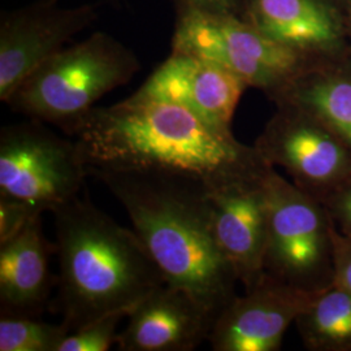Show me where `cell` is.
I'll return each mask as SVG.
<instances>
[{
  "mask_svg": "<svg viewBox=\"0 0 351 351\" xmlns=\"http://www.w3.org/2000/svg\"><path fill=\"white\" fill-rule=\"evenodd\" d=\"M307 348L351 350V293L329 282L297 319Z\"/></svg>",
  "mask_w": 351,
  "mask_h": 351,
  "instance_id": "16",
  "label": "cell"
},
{
  "mask_svg": "<svg viewBox=\"0 0 351 351\" xmlns=\"http://www.w3.org/2000/svg\"><path fill=\"white\" fill-rule=\"evenodd\" d=\"M232 182L208 193L213 232L233 272L246 289L264 277L267 246V199L264 175Z\"/></svg>",
  "mask_w": 351,
  "mask_h": 351,
  "instance_id": "12",
  "label": "cell"
},
{
  "mask_svg": "<svg viewBox=\"0 0 351 351\" xmlns=\"http://www.w3.org/2000/svg\"><path fill=\"white\" fill-rule=\"evenodd\" d=\"M333 282L351 293V236L330 224Z\"/></svg>",
  "mask_w": 351,
  "mask_h": 351,
  "instance_id": "21",
  "label": "cell"
},
{
  "mask_svg": "<svg viewBox=\"0 0 351 351\" xmlns=\"http://www.w3.org/2000/svg\"><path fill=\"white\" fill-rule=\"evenodd\" d=\"M322 289V288H320ZM320 289H306L264 277L237 297L213 323L208 341L215 351H275L291 323Z\"/></svg>",
  "mask_w": 351,
  "mask_h": 351,
  "instance_id": "10",
  "label": "cell"
},
{
  "mask_svg": "<svg viewBox=\"0 0 351 351\" xmlns=\"http://www.w3.org/2000/svg\"><path fill=\"white\" fill-rule=\"evenodd\" d=\"M336 198H339L337 210L343 226V232L351 236V185L349 188L345 189Z\"/></svg>",
  "mask_w": 351,
  "mask_h": 351,
  "instance_id": "23",
  "label": "cell"
},
{
  "mask_svg": "<svg viewBox=\"0 0 351 351\" xmlns=\"http://www.w3.org/2000/svg\"><path fill=\"white\" fill-rule=\"evenodd\" d=\"M128 319L116 342L121 351L195 350L216 320L186 290L168 284L146 295Z\"/></svg>",
  "mask_w": 351,
  "mask_h": 351,
  "instance_id": "13",
  "label": "cell"
},
{
  "mask_svg": "<svg viewBox=\"0 0 351 351\" xmlns=\"http://www.w3.org/2000/svg\"><path fill=\"white\" fill-rule=\"evenodd\" d=\"M51 252L40 216L0 245L1 315L37 317L45 310L52 287Z\"/></svg>",
  "mask_w": 351,
  "mask_h": 351,
  "instance_id": "14",
  "label": "cell"
},
{
  "mask_svg": "<svg viewBox=\"0 0 351 351\" xmlns=\"http://www.w3.org/2000/svg\"><path fill=\"white\" fill-rule=\"evenodd\" d=\"M88 176L138 172L197 182L210 193L261 173L268 163L256 147L167 101L129 97L95 107L72 126Z\"/></svg>",
  "mask_w": 351,
  "mask_h": 351,
  "instance_id": "1",
  "label": "cell"
},
{
  "mask_svg": "<svg viewBox=\"0 0 351 351\" xmlns=\"http://www.w3.org/2000/svg\"><path fill=\"white\" fill-rule=\"evenodd\" d=\"M178 10L199 12L233 13L232 8L237 0H176Z\"/></svg>",
  "mask_w": 351,
  "mask_h": 351,
  "instance_id": "22",
  "label": "cell"
},
{
  "mask_svg": "<svg viewBox=\"0 0 351 351\" xmlns=\"http://www.w3.org/2000/svg\"><path fill=\"white\" fill-rule=\"evenodd\" d=\"M351 149V80L328 78L291 93Z\"/></svg>",
  "mask_w": 351,
  "mask_h": 351,
  "instance_id": "17",
  "label": "cell"
},
{
  "mask_svg": "<svg viewBox=\"0 0 351 351\" xmlns=\"http://www.w3.org/2000/svg\"><path fill=\"white\" fill-rule=\"evenodd\" d=\"M264 190L265 275L300 288H324L320 285L324 274L333 275L332 221L317 199L278 175L272 165L264 175Z\"/></svg>",
  "mask_w": 351,
  "mask_h": 351,
  "instance_id": "5",
  "label": "cell"
},
{
  "mask_svg": "<svg viewBox=\"0 0 351 351\" xmlns=\"http://www.w3.org/2000/svg\"><path fill=\"white\" fill-rule=\"evenodd\" d=\"M45 124L29 119L0 133V198L25 202L40 213L80 195L88 176L75 139Z\"/></svg>",
  "mask_w": 351,
  "mask_h": 351,
  "instance_id": "6",
  "label": "cell"
},
{
  "mask_svg": "<svg viewBox=\"0 0 351 351\" xmlns=\"http://www.w3.org/2000/svg\"><path fill=\"white\" fill-rule=\"evenodd\" d=\"M246 23L297 51L335 39V25L316 0H249Z\"/></svg>",
  "mask_w": 351,
  "mask_h": 351,
  "instance_id": "15",
  "label": "cell"
},
{
  "mask_svg": "<svg viewBox=\"0 0 351 351\" xmlns=\"http://www.w3.org/2000/svg\"><path fill=\"white\" fill-rule=\"evenodd\" d=\"M172 50L194 53L220 64L247 86L276 90L288 85L300 55L233 13L178 10Z\"/></svg>",
  "mask_w": 351,
  "mask_h": 351,
  "instance_id": "7",
  "label": "cell"
},
{
  "mask_svg": "<svg viewBox=\"0 0 351 351\" xmlns=\"http://www.w3.org/2000/svg\"><path fill=\"white\" fill-rule=\"evenodd\" d=\"M130 315L129 311H116L69 333L59 351H107L117 342V326L123 319Z\"/></svg>",
  "mask_w": 351,
  "mask_h": 351,
  "instance_id": "19",
  "label": "cell"
},
{
  "mask_svg": "<svg viewBox=\"0 0 351 351\" xmlns=\"http://www.w3.org/2000/svg\"><path fill=\"white\" fill-rule=\"evenodd\" d=\"M247 85L206 58L173 51L132 97L181 106L215 125L230 129Z\"/></svg>",
  "mask_w": 351,
  "mask_h": 351,
  "instance_id": "11",
  "label": "cell"
},
{
  "mask_svg": "<svg viewBox=\"0 0 351 351\" xmlns=\"http://www.w3.org/2000/svg\"><path fill=\"white\" fill-rule=\"evenodd\" d=\"M91 5L64 8L58 0H42L0 20V101L13 93L38 68L93 24Z\"/></svg>",
  "mask_w": 351,
  "mask_h": 351,
  "instance_id": "9",
  "label": "cell"
},
{
  "mask_svg": "<svg viewBox=\"0 0 351 351\" xmlns=\"http://www.w3.org/2000/svg\"><path fill=\"white\" fill-rule=\"evenodd\" d=\"M255 147L267 163L284 168L293 184L317 201L336 198L351 185L350 147L308 120L277 117Z\"/></svg>",
  "mask_w": 351,
  "mask_h": 351,
  "instance_id": "8",
  "label": "cell"
},
{
  "mask_svg": "<svg viewBox=\"0 0 351 351\" xmlns=\"http://www.w3.org/2000/svg\"><path fill=\"white\" fill-rule=\"evenodd\" d=\"M69 335L60 324H50L32 316H8L0 319V351H59Z\"/></svg>",
  "mask_w": 351,
  "mask_h": 351,
  "instance_id": "18",
  "label": "cell"
},
{
  "mask_svg": "<svg viewBox=\"0 0 351 351\" xmlns=\"http://www.w3.org/2000/svg\"><path fill=\"white\" fill-rule=\"evenodd\" d=\"M168 285L184 289L215 319L236 298L239 278L213 232L208 190L171 176L99 172Z\"/></svg>",
  "mask_w": 351,
  "mask_h": 351,
  "instance_id": "2",
  "label": "cell"
},
{
  "mask_svg": "<svg viewBox=\"0 0 351 351\" xmlns=\"http://www.w3.org/2000/svg\"><path fill=\"white\" fill-rule=\"evenodd\" d=\"M38 216L42 213L25 202L0 198V245L17 236Z\"/></svg>",
  "mask_w": 351,
  "mask_h": 351,
  "instance_id": "20",
  "label": "cell"
},
{
  "mask_svg": "<svg viewBox=\"0 0 351 351\" xmlns=\"http://www.w3.org/2000/svg\"><path fill=\"white\" fill-rule=\"evenodd\" d=\"M63 324L73 333L101 316L129 311L167 284L134 229L120 226L88 194L53 211Z\"/></svg>",
  "mask_w": 351,
  "mask_h": 351,
  "instance_id": "3",
  "label": "cell"
},
{
  "mask_svg": "<svg viewBox=\"0 0 351 351\" xmlns=\"http://www.w3.org/2000/svg\"><path fill=\"white\" fill-rule=\"evenodd\" d=\"M139 68L132 51L112 36L98 32L55 53L5 104L27 119L53 124L68 133L97 107V101L128 84Z\"/></svg>",
  "mask_w": 351,
  "mask_h": 351,
  "instance_id": "4",
  "label": "cell"
}]
</instances>
